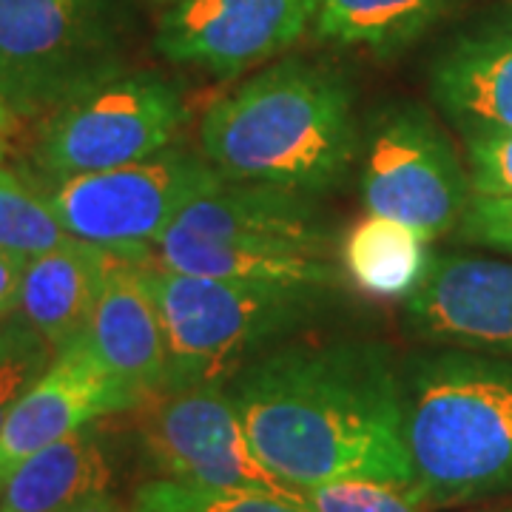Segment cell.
Listing matches in <instances>:
<instances>
[{
	"mask_svg": "<svg viewBox=\"0 0 512 512\" xmlns=\"http://www.w3.org/2000/svg\"><path fill=\"white\" fill-rule=\"evenodd\" d=\"M302 504L308 512H430L413 490L367 478H342L311 487L302 493Z\"/></svg>",
	"mask_w": 512,
	"mask_h": 512,
	"instance_id": "603a6c76",
	"label": "cell"
},
{
	"mask_svg": "<svg viewBox=\"0 0 512 512\" xmlns=\"http://www.w3.org/2000/svg\"><path fill=\"white\" fill-rule=\"evenodd\" d=\"M148 282L165 330L163 390L225 384L248 353L311 319L330 296V288L177 274L154 259Z\"/></svg>",
	"mask_w": 512,
	"mask_h": 512,
	"instance_id": "5b68a950",
	"label": "cell"
},
{
	"mask_svg": "<svg viewBox=\"0 0 512 512\" xmlns=\"http://www.w3.org/2000/svg\"><path fill=\"white\" fill-rule=\"evenodd\" d=\"M72 512H131V510L123 507L114 495L106 493V495H97V498H92V501H86V504H80V507Z\"/></svg>",
	"mask_w": 512,
	"mask_h": 512,
	"instance_id": "83f0119b",
	"label": "cell"
},
{
	"mask_svg": "<svg viewBox=\"0 0 512 512\" xmlns=\"http://www.w3.org/2000/svg\"><path fill=\"white\" fill-rule=\"evenodd\" d=\"M498 512H512V510H498Z\"/></svg>",
	"mask_w": 512,
	"mask_h": 512,
	"instance_id": "f1b7e54d",
	"label": "cell"
},
{
	"mask_svg": "<svg viewBox=\"0 0 512 512\" xmlns=\"http://www.w3.org/2000/svg\"><path fill=\"white\" fill-rule=\"evenodd\" d=\"M450 0H319L316 37L333 46L396 52L439 18Z\"/></svg>",
	"mask_w": 512,
	"mask_h": 512,
	"instance_id": "d6986e66",
	"label": "cell"
},
{
	"mask_svg": "<svg viewBox=\"0 0 512 512\" xmlns=\"http://www.w3.org/2000/svg\"><path fill=\"white\" fill-rule=\"evenodd\" d=\"M430 89L464 137L512 131V20L456 40L433 66Z\"/></svg>",
	"mask_w": 512,
	"mask_h": 512,
	"instance_id": "9a60e30c",
	"label": "cell"
},
{
	"mask_svg": "<svg viewBox=\"0 0 512 512\" xmlns=\"http://www.w3.org/2000/svg\"><path fill=\"white\" fill-rule=\"evenodd\" d=\"M143 402L126 382L94 359L83 339L57 350L52 365L20 399L0 430V487L29 456Z\"/></svg>",
	"mask_w": 512,
	"mask_h": 512,
	"instance_id": "4fadbf2b",
	"label": "cell"
},
{
	"mask_svg": "<svg viewBox=\"0 0 512 512\" xmlns=\"http://www.w3.org/2000/svg\"><path fill=\"white\" fill-rule=\"evenodd\" d=\"M148 265L151 254H111L100 299L80 336L94 359L143 402L165 384V330Z\"/></svg>",
	"mask_w": 512,
	"mask_h": 512,
	"instance_id": "5bb4252c",
	"label": "cell"
},
{
	"mask_svg": "<svg viewBox=\"0 0 512 512\" xmlns=\"http://www.w3.org/2000/svg\"><path fill=\"white\" fill-rule=\"evenodd\" d=\"M26 262H29V256L9 251V248H0V319H6L9 313L18 311Z\"/></svg>",
	"mask_w": 512,
	"mask_h": 512,
	"instance_id": "484cf974",
	"label": "cell"
},
{
	"mask_svg": "<svg viewBox=\"0 0 512 512\" xmlns=\"http://www.w3.org/2000/svg\"><path fill=\"white\" fill-rule=\"evenodd\" d=\"M72 234L57 222L49 202L0 168V248L37 256L63 245Z\"/></svg>",
	"mask_w": 512,
	"mask_h": 512,
	"instance_id": "ffe728a7",
	"label": "cell"
},
{
	"mask_svg": "<svg viewBox=\"0 0 512 512\" xmlns=\"http://www.w3.org/2000/svg\"><path fill=\"white\" fill-rule=\"evenodd\" d=\"M123 74L114 0H0V100L55 114Z\"/></svg>",
	"mask_w": 512,
	"mask_h": 512,
	"instance_id": "8992f818",
	"label": "cell"
},
{
	"mask_svg": "<svg viewBox=\"0 0 512 512\" xmlns=\"http://www.w3.org/2000/svg\"><path fill=\"white\" fill-rule=\"evenodd\" d=\"M404 322L424 342L512 359V262L430 256L404 302Z\"/></svg>",
	"mask_w": 512,
	"mask_h": 512,
	"instance_id": "7c38bea8",
	"label": "cell"
},
{
	"mask_svg": "<svg viewBox=\"0 0 512 512\" xmlns=\"http://www.w3.org/2000/svg\"><path fill=\"white\" fill-rule=\"evenodd\" d=\"M200 143L231 183L333 188L359 146L348 83L322 63L282 60L205 114Z\"/></svg>",
	"mask_w": 512,
	"mask_h": 512,
	"instance_id": "7a4b0ae2",
	"label": "cell"
},
{
	"mask_svg": "<svg viewBox=\"0 0 512 512\" xmlns=\"http://www.w3.org/2000/svg\"><path fill=\"white\" fill-rule=\"evenodd\" d=\"M222 183L208 160L165 148L143 163L57 180L43 200L66 234L111 251L151 254L185 205Z\"/></svg>",
	"mask_w": 512,
	"mask_h": 512,
	"instance_id": "52a82bcc",
	"label": "cell"
},
{
	"mask_svg": "<svg viewBox=\"0 0 512 512\" xmlns=\"http://www.w3.org/2000/svg\"><path fill=\"white\" fill-rule=\"evenodd\" d=\"M319 0H177L165 12L157 49L177 66L239 74L299 40Z\"/></svg>",
	"mask_w": 512,
	"mask_h": 512,
	"instance_id": "8fae6325",
	"label": "cell"
},
{
	"mask_svg": "<svg viewBox=\"0 0 512 512\" xmlns=\"http://www.w3.org/2000/svg\"><path fill=\"white\" fill-rule=\"evenodd\" d=\"M15 131H18V114L0 100V160L9 154V146H12Z\"/></svg>",
	"mask_w": 512,
	"mask_h": 512,
	"instance_id": "4316f807",
	"label": "cell"
},
{
	"mask_svg": "<svg viewBox=\"0 0 512 512\" xmlns=\"http://www.w3.org/2000/svg\"><path fill=\"white\" fill-rule=\"evenodd\" d=\"M268 470L305 493L342 478L413 490L402 376L373 342L293 345L245 362L225 382Z\"/></svg>",
	"mask_w": 512,
	"mask_h": 512,
	"instance_id": "6da1fadb",
	"label": "cell"
},
{
	"mask_svg": "<svg viewBox=\"0 0 512 512\" xmlns=\"http://www.w3.org/2000/svg\"><path fill=\"white\" fill-rule=\"evenodd\" d=\"M137 407L140 447L154 478L302 504V493L256 456L225 384L163 390Z\"/></svg>",
	"mask_w": 512,
	"mask_h": 512,
	"instance_id": "9c48e42d",
	"label": "cell"
},
{
	"mask_svg": "<svg viewBox=\"0 0 512 512\" xmlns=\"http://www.w3.org/2000/svg\"><path fill=\"white\" fill-rule=\"evenodd\" d=\"M467 148V174L476 197H512V131L470 134Z\"/></svg>",
	"mask_w": 512,
	"mask_h": 512,
	"instance_id": "cb8c5ba5",
	"label": "cell"
},
{
	"mask_svg": "<svg viewBox=\"0 0 512 512\" xmlns=\"http://www.w3.org/2000/svg\"><path fill=\"white\" fill-rule=\"evenodd\" d=\"M131 512H308L305 504L282 501L274 495L234 493V490H205L168 478H151L134 498Z\"/></svg>",
	"mask_w": 512,
	"mask_h": 512,
	"instance_id": "44dd1931",
	"label": "cell"
},
{
	"mask_svg": "<svg viewBox=\"0 0 512 512\" xmlns=\"http://www.w3.org/2000/svg\"><path fill=\"white\" fill-rule=\"evenodd\" d=\"M111 458L94 424L29 456L0 487V512H72L106 495Z\"/></svg>",
	"mask_w": 512,
	"mask_h": 512,
	"instance_id": "e0dca14e",
	"label": "cell"
},
{
	"mask_svg": "<svg viewBox=\"0 0 512 512\" xmlns=\"http://www.w3.org/2000/svg\"><path fill=\"white\" fill-rule=\"evenodd\" d=\"M461 239L512 254V197H476L458 222Z\"/></svg>",
	"mask_w": 512,
	"mask_h": 512,
	"instance_id": "d4e9b609",
	"label": "cell"
},
{
	"mask_svg": "<svg viewBox=\"0 0 512 512\" xmlns=\"http://www.w3.org/2000/svg\"><path fill=\"white\" fill-rule=\"evenodd\" d=\"M413 493L430 510L512 490V359L450 348L402 376Z\"/></svg>",
	"mask_w": 512,
	"mask_h": 512,
	"instance_id": "3957f363",
	"label": "cell"
},
{
	"mask_svg": "<svg viewBox=\"0 0 512 512\" xmlns=\"http://www.w3.org/2000/svg\"><path fill=\"white\" fill-rule=\"evenodd\" d=\"M52 345L23 316L0 322V430L23 393L52 365Z\"/></svg>",
	"mask_w": 512,
	"mask_h": 512,
	"instance_id": "7402d4cb",
	"label": "cell"
},
{
	"mask_svg": "<svg viewBox=\"0 0 512 512\" xmlns=\"http://www.w3.org/2000/svg\"><path fill=\"white\" fill-rule=\"evenodd\" d=\"M111 254V248L69 237L46 254L29 256L18 311L55 353L89 328Z\"/></svg>",
	"mask_w": 512,
	"mask_h": 512,
	"instance_id": "2e32d148",
	"label": "cell"
},
{
	"mask_svg": "<svg viewBox=\"0 0 512 512\" xmlns=\"http://www.w3.org/2000/svg\"><path fill=\"white\" fill-rule=\"evenodd\" d=\"M330 251V231L293 191L225 180L185 205L151 245V259L177 274L333 288Z\"/></svg>",
	"mask_w": 512,
	"mask_h": 512,
	"instance_id": "277c9868",
	"label": "cell"
},
{
	"mask_svg": "<svg viewBox=\"0 0 512 512\" xmlns=\"http://www.w3.org/2000/svg\"><path fill=\"white\" fill-rule=\"evenodd\" d=\"M350 279L373 296H410L427 274V239L410 225L370 214L342 242Z\"/></svg>",
	"mask_w": 512,
	"mask_h": 512,
	"instance_id": "ac0fdd59",
	"label": "cell"
},
{
	"mask_svg": "<svg viewBox=\"0 0 512 512\" xmlns=\"http://www.w3.org/2000/svg\"><path fill=\"white\" fill-rule=\"evenodd\" d=\"M362 200L370 214L404 222L433 242L458 228L473 185L433 117L419 106H396L367 134Z\"/></svg>",
	"mask_w": 512,
	"mask_h": 512,
	"instance_id": "30bf717a",
	"label": "cell"
},
{
	"mask_svg": "<svg viewBox=\"0 0 512 512\" xmlns=\"http://www.w3.org/2000/svg\"><path fill=\"white\" fill-rule=\"evenodd\" d=\"M185 123L180 89L157 72L120 74L49 114L35 163L55 180L143 163Z\"/></svg>",
	"mask_w": 512,
	"mask_h": 512,
	"instance_id": "ba28073f",
	"label": "cell"
}]
</instances>
